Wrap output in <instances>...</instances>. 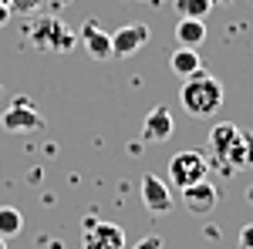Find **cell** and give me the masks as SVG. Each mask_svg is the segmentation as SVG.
Returning a JSON list of instances; mask_svg holds the SVG:
<instances>
[{"label": "cell", "instance_id": "obj_1", "mask_svg": "<svg viewBox=\"0 0 253 249\" xmlns=\"http://www.w3.org/2000/svg\"><path fill=\"white\" fill-rule=\"evenodd\" d=\"M223 84L216 81L213 74L206 71H196V74L182 77V91H179V101L182 108L193 118H213L219 108H223Z\"/></svg>", "mask_w": 253, "mask_h": 249}, {"label": "cell", "instance_id": "obj_2", "mask_svg": "<svg viewBox=\"0 0 253 249\" xmlns=\"http://www.w3.org/2000/svg\"><path fill=\"white\" fill-rule=\"evenodd\" d=\"M27 40H31V47H38V51H44V54H68V51L78 44V31H71L61 17L47 14V17L31 20Z\"/></svg>", "mask_w": 253, "mask_h": 249}, {"label": "cell", "instance_id": "obj_3", "mask_svg": "<svg viewBox=\"0 0 253 249\" xmlns=\"http://www.w3.org/2000/svg\"><path fill=\"white\" fill-rule=\"evenodd\" d=\"M210 172V162H206V155L203 152H193V148H186V152H175L169 158V185L172 189H189L196 182H203Z\"/></svg>", "mask_w": 253, "mask_h": 249}, {"label": "cell", "instance_id": "obj_4", "mask_svg": "<svg viewBox=\"0 0 253 249\" xmlns=\"http://www.w3.org/2000/svg\"><path fill=\"white\" fill-rule=\"evenodd\" d=\"M84 249H125V229L118 222L84 219Z\"/></svg>", "mask_w": 253, "mask_h": 249}, {"label": "cell", "instance_id": "obj_5", "mask_svg": "<svg viewBox=\"0 0 253 249\" xmlns=\"http://www.w3.org/2000/svg\"><path fill=\"white\" fill-rule=\"evenodd\" d=\"M138 192H142V206L152 212V215H166V212L172 209V185L162 182L159 175H152V172L142 175Z\"/></svg>", "mask_w": 253, "mask_h": 249}, {"label": "cell", "instance_id": "obj_6", "mask_svg": "<svg viewBox=\"0 0 253 249\" xmlns=\"http://www.w3.org/2000/svg\"><path fill=\"white\" fill-rule=\"evenodd\" d=\"M152 37L149 24H125L112 34V58H132L135 51H142Z\"/></svg>", "mask_w": 253, "mask_h": 249}, {"label": "cell", "instance_id": "obj_7", "mask_svg": "<svg viewBox=\"0 0 253 249\" xmlns=\"http://www.w3.org/2000/svg\"><path fill=\"white\" fill-rule=\"evenodd\" d=\"M0 128H3V132H17V135L20 132H41V128H44V118L38 115V108H34L31 101L20 98V101H14L10 111L0 115Z\"/></svg>", "mask_w": 253, "mask_h": 249}, {"label": "cell", "instance_id": "obj_8", "mask_svg": "<svg viewBox=\"0 0 253 249\" xmlns=\"http://www.w3.org/2000/svg\"><path fill=\"white\" fill-rule=\"evenodd\" d=\"M240 169H253V132H247V128L236 132V138H233V145H230V152H226V158H223V169H219V172L233 175V172H240Z\"/></svg>", "mask_w": 253, "mask_h": 249}, {"label": "cell", "instance_id": "obj_9", "mask_svg": "<svg viewBox=\"0 0 253 249\" xmlns=\"http://www.w3.org/2000/svg\"><path fill=\"white\" fill-rule=\"evenodd\" d=\"M216 202H219V192L210 178H203V182H196L189 189H182V206L193 212V215H210L216 209Z\"/></svg>", "mask_w": 253, "mask_h": 249}, {"label": "cell", "instance_id": "obj_10", "mask_svg": "<svg viewBox=\"0 0 253 249\" xmlns=\"http://www.w3.org/2000/svg\"><path fill=\"white\" fill-rule=\"evenodd\" d=\"M78 40H81V47H84L95 61H108V58H112V34L101 31L98 20H84V24H81Z\"/></svg>", "mask_w": 253, "mask_h": 249}, {"label": "cell", "instance_id": "obj_11", "mask_svg": "<svg viewBox=\"0 0 253 249\" xmlns=\"http://www.w3.org/2000/svg\"><path fill=\"white\" fill-rule=\"evenodd\" d=\"M172 132H175V121L166 105H156L142 121V142H166V138H172Z\"/></svg>", "mask_w": 253, "mask_h": 249}, {"label": "cell", "instance_id": "obj_12", "mask_svg": "<svg viewBox=\"0 0 253 249\" xmlns=\"http://www.w3.org/2000/svg\"><path fill=\"white\" fill-rule=\"evenodd\" d=\"M236 132H240V125H233V121H216L213 128H210L206 145H210V158H213V165L223 169V158H226V152H230Z\"/></svg>", "mask_w": 253, "mask_h": 249}, {"label": "cell", "instance_id": "obj_13", "mask_svg": "<svg viewBox=\"0 0 253 249\" xmlns=\"http://www.w3.org/2000/svg\"><path fill=\"white\" fill-rule=\"evenodd\" d=\"M175 40H179V47H199L206 40V24L199 17H179V24H175Z\"/></svg>", "mask_w": 253, "mask_h": 249}, {"label": "cell", "instance_id": "obj_14", "mask_svg": "<svg viewBox=\"0 0 253 249\" xmlns=\"http://www.w3.org/2000/svg\"><path fill=\"white\" fill-rule=\"evenodd\" d=\"M169 68H172V74L189 77V74H196V71H203V61L196 54V47H175L172 58H169Z\"/></svg>", "mask_w": 253, "mask_h": 249}, {"label": "cell", "instance_id": "obj_15", "mask_svg": "<svg viewBox=\"0 0 253 249\" xmlns=\"http://www.w3.org/2000/svg\"><path fill=\"white\" fill-rule=\"evenodd\" d=\"M24 229V215L14 206H0V239H14Z\"/></svg>", "mask_w": 253, "mask_h": 249}, {"label": "cell", "instance_id": "obj_16", "mask_svg": "<svg viewBox=\"0 0 253 249\" xmlns=\"http://www.w3.org/2000/svg\"><path fill=\"white\" fill-rule=\"evenodd\" d=\"M175 10H179V17H206L210 10H213V0H175Z\"/></svg>", "mask_w": 253, "mask_h": 249}, {"label": "cell", "instance_id": "obj_17", "mask_svg": "<svg viewBox=\"0 0 253 249\" xmlns=\"http://www.w3.org/2000/svg\"><path fill=\"white\" fill-rule=\"evenodd\" d=\"M41 3H44V0H7L10 14H38Z\"/></svg>", "mask_w": 253, "mask_h": 249}, {"label": "cell", "instance_id": "obj_18", "mask_svg": "<svg viewBox=\"0 0 253 249\" xmlns=\"http://www.w3.org/2000/svg\"><path fill=\"white\" fill-rule=\"evenodd\" d=\"M236 243H240V249H253V222H243V226H240Z\"/></svg>", "mask_w": 253, "mask_h": 249}, {"label": "cell", "instance_id": "obj_19", "mask_svg": "<svg viewBox=\"0 0 253 249\" xmlns=\"http://www.w3.org/2000/svg\"><path fill=\"white\" fill-rule=\"evenodd\" d=\"M132 249H162V236H145V239L135 243Z\"/></svg>", "mask_w": 253, "mask_h": 249}, {"label": "cell", "instance_id": "obj_20", "mask_svg": "<svg viewBox=\"0 0 253 249\" xmlns=\"http://www.w3.org/2000/svg\"><path fill=\"white\" fill-rule=\"evenodd\" d=\"M7 20H10V7H7V3H3V0H0V27H3V24H7Z\"/></svg>", "mask_w": 253, "mask_h": 249}, {"label": "cell", "instance_id": "obj_21", "mask_svg": "<svg viewBox=\"0 0 253 249\" xmlns=\"http://www.w3.org/2000/svg\"><path fill=\"white\" fill-rule=\"evenodd\" d=\"M64 3H68V0H51V7H64Z\"/></svg>", "mask_w": 253, "mask_h": 249}, {"label": "cell", "instance_id": "obj_22", "mask_svg": "<svg viewBox=\"0 0 253 249\" xmlns=\"http://www.w3.org/2000/svg\"><path fill=\"white\" fill-rule=\"evenodd\" d=\"M247 199H250V206H253V189H250V192H247Z\"/></svg>", "mask_w": 253, "mask_h": 249}, {"label": "cell", "instance_id": "obj_23", "mask_svg": "<svg viewBox=\"0 0 253 249\" xmlns=\"http://www.w3.org/2000/svg\"><path fill=\"white\" fill-rule=\"evenodd\" d=\"M0 249H7V239H0Z\"/></svg>", "mask_w": 253, "mask_h": 249}, {"label": "cell", "instance_id": "obj_24", "mask_svg": "<svg viewBox=\"0 0 253 249\" xmlns=\"http://www.w3.org/2000/svg\"><path fill=\"white\" fill-rule=\"evenodd\" d=\"M3 3H7V0H3Z\"/></svg>", "mask_w": 253, "mask_h": 249}]
</instances>
